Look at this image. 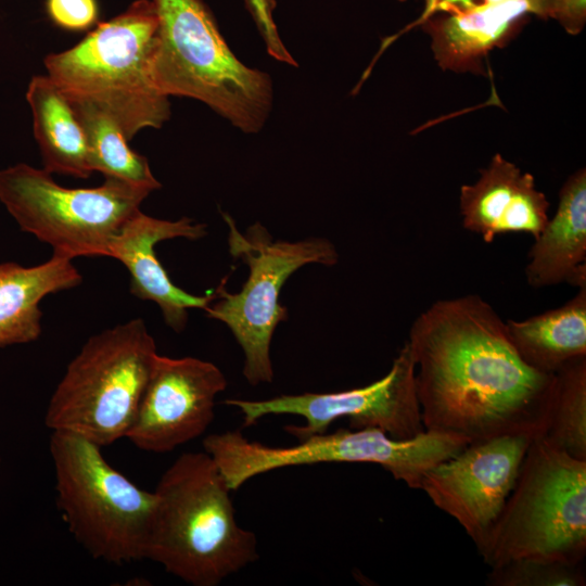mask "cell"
Returning a JSON list of instances; mask_svg holds the SVG:
<instances>
[{
	"instance_id": "4316f807",
	"label": "cell",
	"mask_w": 586,
	"mask_h": 586,
	"mask_svg": "<svg viewBox=\"0 0 586 586\" xmlns=\"http://www.w3.org/2000/svg\"><path fill=\"white\" fill-rule=\"evenodd\" d=\"M477 2H480V0H425L422 14L417 18V21L409 25V28L421 25L423 22L435 16L436 14H454L456 12L467 10Z\"/></svg>"
},
{
	"instance_id": "7402d4cb",
	"label": "cell",
	"mask_w": 586,
	"mask_h": 586,
	"mask_svg": "<svg viewBox=\"0 0 586 586\" xmlns=\"http://www.w3.org/2000/svg\"><path fill=\"white\" fill-rule=\"evenodd\" d=\"M540 437L571 457L586 460V356L555 373L548 421Z\"/></svg>"
},
{
	"instance_id": "2e32d148",
	"label": "cell",
	"mask_w": 586,
	"mask_h": 586,
	"mask_svg": "<svg viewBox=\"0 0 586 586\" xmlns=\"http://www.w3.org/2000/svg\"><path fill=\"white\" fill-rule=\"evenodd\" d=\"M462 226L491 243L497 235L527 233L536 238L548 220L549 202L535 179L500 154L480 178L460 188Z\"/></svg>"
},
{
	"instance_id": "52a82bcc",
	"label": "cell",
	"mask_w": 586,
	"mask_h": 586,
	"mask_svg": "<svg viewBox=\"0 0 586 586\" xmlns=\"http://www.w3.org/2000/svg\"><path fill=\"white\" fill-rule=\"evenodd\" d=\"M50 454L56 505L74 538L110 563L144 559L155 493L132 483L100 446L76 434L53 431Z\"/></svg>"
},
{
	"instance_id": "4fadbf2b",
	"label": "cell",
	"mask_w": 586,
	"mask_h": 586,
	"mask_svg": "<svg viewBox=\"0 0 586 586\" xmlns=\"http://www.w3.org/2000/svg\"><path fill=\"white\" fill-rule=\"evenodd\" d=\"M226 387L224 372L211 361L157 354L125 437L143 451H173L205 433Z\"/></svg>"
},
{
	"instance_id": "7c38bea8",
	"label": "cell",
	"mask_w": 586,
	"mask_h": 586,
	"mask_svg": "<svg viewBox=\"0 0 586 586\" xmlns=\"http://www.w3.org/2000/svg\"><path fill=\"white\" fill-rule=\"evenodd\" d=\"M533 438L507 434L469 443L430 468L420 489L479 547L498 520Z\"/></svg>"
},
{
	"instance_id": "8fae6325",
	"label": "cell",
	"mask_w": 586,
	"mask_h": 586,
	"mask_svg": "<svg viewBox=\"0 0 586 586\" xmlns=\"http://www.w3.org/2000/svg\"><path fill=\"white\" fill-rule=\"evenodd\" d=\"M225 405L238 408L243 426L249 428L270 415H294L303 425L284 430L301 440L328 431L332 422L346 418L349 429L374 428L396 440L416 437L425 431L416 388V365L406 341L391 369L368 385L328 393L284 394L266 399L228 398Z\"/></svg>"
},
{
	"instance_id": "cb8c5ba5",
	"label": "cell",
	"mask_w": 586,
	"mask_h": 586,
	"mask_svg": "<svg viewBox=\"0 0 586 586\" xmlns=\"http://www.w3.org/2000/svg\"><path fill=\"white\" fill-rule=\"evenodd\" d=\"M244 1L264 39L268 54L281 63L297 66L296 61L282 42L273 21L275 0Z\"/></svg>"
},
{
	"instance_id": "603a6c76",
	"label": "cell",
	"mask_w": 586,
	"mask_h": 586,
	"mask_svg": "<svg viewBox=\"0 0 586 586\" xmlns=\"http://www.w3.org/2000/svg\"><path fill=\"white\" fill-rule=\"evenodd\" d=\"M489 586H585L583 563L542 558H519L491 568Z\"/></svg>"
},
{
	"instance_id": "8992f818",
	"label": "cell",
	"mask_w": 586,
	"mask_h": 586,
	"mask_svg": "<svg viewBox=\"0 0 586 586\" xmlns=\"http://www.w3.org/2000/svg\"><path fill=\"white\" fill-rule=\"evenodd\" d=\"M156 355L155 341L140 318L90 336L51 395L47 428L100 447L125 437Z\"/></svg>"
},
{
	"instance_id": "ffe728a7",
	"label": "cell",
	"mask_w": 586,
	"mask_h": 586,
	"mask_svg": "<svg viewBox=\"0 0 586 586\" xmlns=\"http://www.w3.org/2000/svg\"><path fill=\"white\" fill-rule=\"evenodd\" d=\"M505 324L521 359L537 371L555 374L586 356V285L560 307Z\"/></svg>"
},
{
	"instance_id": "5bb4252c",
	"label": "cell",
	"mask_w": 586,
	"mask_h": 586,
	"mask_svg": "<svg viewBox=\"0 0 586 586\" xmlns=\"http://www.w3.org/2000/svg\"><path fill=\"white\" fill-rule=\"evenodd\" d=\"M207 226L189 217L165 220L136 212L113 240L107 257L120 262L130 275V291L140 300L154 302L166 324L181 332L188 322L189 309H205L217 296V289L205 295H193L178 288L155 254L162 241L184 238L191 241L206 235Z\"/></svg>"
},
{
	"instance_id": "30bf717a",
	"label": "cell",
	"mask_w": 586,
	"mask_h": 586,
	"mask_svg": "<svg viewBox=\"0 0 586 586\" xmlns=\"http://www.w3.org/2000/svg\"><path fill=\"white\" fill-rule=\"evenodd\" d=\"M151 192L113 178L72 189L25 163L0 169V202L20 229L73 259L107 256L123 225Z\"/></svg>"
},
{
	"instance_id": "7a4b0ae2",
	"label": "cell",
	"mask_w": 586,
	"mask_h": 586,
	"mask_svg": "<svg viewBox=\"0 0 586 586\" xmlns=\"http://www.w3.org/2000/svg\"><path fill=\"white\" fill-rule=\"evenodd\" d=\"M230 492L205 450L181 454L154 491L144 559L193 586H217L255 562L256 535L238 524Z\"/></svg>"
},
{
	"instance_id": "d6986e66",
	"label": "cell",
	"mask_w": 586,
	"mask_h": 586,
	"mask_svg": "<svg viewBox=\"0 0 586 586\" xmlns=\"http://www.w3.org/2000/svg\"><path fill=\"white\" fill-rule=\"evenodd\" d=\"M34 136L50 174L88 178L93 171L82 126L67 99L48 75L33 76L26 90Z\"/></svg>"
},
{
	"instance_id": "484cf974",
	"label": "cell",
	"mask_w": 586,
	"mask_h": 586,
	"mask_svg": "<svg viewBox=\"0 0 586 586\" xmlns=\"http://www.w3.org/2000/svg\"><path fill=\"white\" fill-rule=\"evenodd\" d=\"M550 18L571 35L579 34L586 23V0H555Z\"/></svg>"
},
{
	"instance_id": "9a60e30c",
	"label": "cell",
	"mask_w": 586,
	"mask_h": 586,
	"mask_svg": "<svg viewBox=\"0 0 586 586\" xmlns=\"http://www.w3.org/2000/svg\"><path fill=\"white\" fill-rule=\"evenodd\" d=\"M553 1H480L454 14L433 16L421 26L431 38V49L441 68L483 74L485 56L493 49L505 47L528 15L550 18Z\"/></svg>"
},
{
	"instance_id": "5b68a950",
	"label": "cell",
	"mask_w": 586,
	"mask_h": 586,
	"mask_svg": "<svg viewBox=\"0 0 586 586\" xmlns=\"http://www.w3.org/2000/svg\"><path fill=\"white\" fill-rule=\"evenodd\" d=\"M476 548L489 568L519 558L583 563L586 460L533 438L498 520Z\"/></svg>"
},
{
	"instance_id": "ac0fdd59",
	"label": "cell",
	"mask_w": 586,
	"mask_h": 586,
	"mask_svg": "<svg viewBox=\"0 0 586 586\" xmlns=\"http://www.w3.org/2000/svg\"><path fill=\"white\" fill-rule=\"evenodd\" d=\"M72 259L52 255L36 266L0 264V347L26 344L41 334L39 304L49 294L80 284Z\"/></svg>"
},
{
	"instance_id": "277c9868",
	"label": "cell",
	"mask_w": 586,
	"mask_h": 586,
	"mask_svg": "<svg viewBox=\"0 0 586 586\" xmlns=\"http://www.w3.org/2000/svg\"><path fill=\"white\" fill-rule=\"evenodd\" d=\"M157 26L152 0H137L74 47L48 54L47 75L68 100L111 115L128 140L142 129L161 128L170 117V102L152 78Z\"/></svg>"
},
{
	"instance_id": "44dd1931",
	"label": "cell",
	"mask_w": 586,
	"mask_h": 586,
	"mask_svg": "<svg viewBox=\"0 0 586 586\" xmlns=\"http://www.w3.org/2000/svg\"><path fill=\"white\" fill-rule=\"evenodd\" d=\"M69 101L85 132L92 171L150 192L162 187L148 160L129 148V140L111 115L90 102Z\"/></svg>"
},
{
	"instance_id": "6da1fadb",
	"label": "cell",
	"mask_w": 586,
	"mask_h": 586,
	"mask_svg": "<svg viewBox=\"0 0 586 586\" xmlns=\"http://www.w3.org/2000/svg\"><path fill=\"white\" fill-rule=\"evenodd\" d=\"M407 342L425 430L469 443L543 435L555 374L521 359L505 321L481 296L434 302L415 319Z\"/></svg>"
},
{
	"instance_id": "ba28073f",
	"label": "cell",
	"mask_w": 586,
	"mask_h": 586,
	"mask_svg": "<svg viewBox=\"0 0 586 586\" xmlns=\"http://www.w3.org/2000/svg\"><path fill=\"white\" fill-rule=\"evenodd\" d=\"M469 442L425 430L416 437L396 440L374 428L340 429L313 434L292 446H270L247 440L241 431L213 433L203 440L231 491L273 470L318 463H373L408 487L420 489L424 473L456 456Z\"/></svg>"
},
{
	"instance_id": "d4e9b609",
	"label": "cell",
	"mask_w": 586,
	"mask_h": 586,
	"mask_svg": "<svg viewBox=\"0 0 586 586\" xmlns=\"http://www.w3.org/2000/svg\"><path fill=\"white\" fill-rule=\"evenodd\" d=\"M47 11L58 26L73 31L88 29L98 18L95 0H47Z\"/></svg>"
},
{
	"instance_id": "83f0119b",
	"label": "cell",
	"mask_w": 586,
	"mask_h": 586,
	"mask_svg": "<svg viewBox=\"0 0 586 586\" xmlns=\"http://www.w3.org/2000/svg\"><path fill=\"white\" fill-rule=\"evenodd\" d=\"M0 462H1V458H0Z\"/></svg>"
},
{
	"instance_id": "3957f363",
	"label": "cell",
	"mask_w": 586,
	"mask_h": 586,
	"mask_svg": "<svg viewBox=\"0 0 586 586\" xmlns=\"http://www.w3.org/2000/svg\"><path fill=\"white\" fill-rule=\"evenodd\" d=\"M157 17L151 71L167 98L206 104L240 131L253 135L272 110L270 76L241 62L202 0H152Z\"/></svg>"
},
{
	"instance_id": "9c48e42d",
	"label": "cell",
	"mask_w": 586,
	"mask_h": 586,
	"mask_svg": "<svg viewBox=\"0 0 586 586\" xmlns=\"http://www.w3.org/2000/svg\"><path fill=\"white\" fill-rule=\"evenodd\" d=\"M229 251L249 267L247 280L238 293L226 290L227 277L216 288L218 296L204 309L207 317L225 323L244 354L243 375L251 385L271 383L273 369L270 344L288 310L279 296L286 280L307 264L333 266L339 260L335 246L327 239L273 241L259 222L240 232L228 214Z\"/></svg>"
},
{
	"instance_id": "e0dca14e",
	"label": "cell",
	"mask_w": 586,
	"mask_h": 586,
	"mask_svg": "<svg viewBox=\"0 0 586 586\" xmlns=\"http://www.w3.org/2000/svg\"><path fill=\"white\" fill-rule=\"evenodd\" d=\"M528 251L525 276L540 289L560 283L586 285V170L571 175L559 194L558 208L548 218Z\"/></svg>"
}]
</instances>
